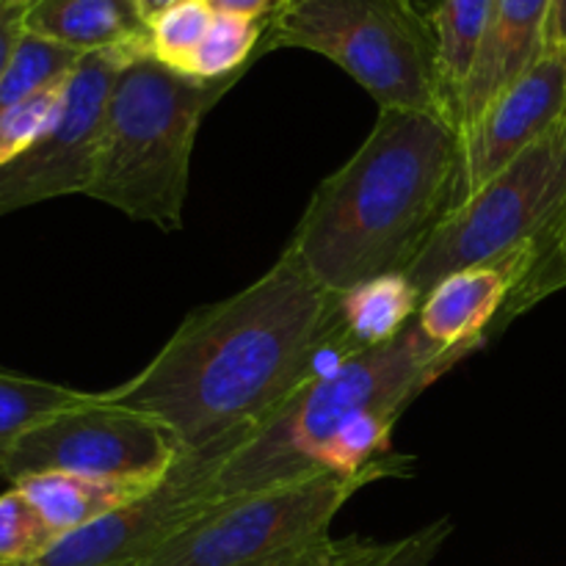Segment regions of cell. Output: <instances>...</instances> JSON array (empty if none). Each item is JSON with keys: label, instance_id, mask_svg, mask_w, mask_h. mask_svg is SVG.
Masks as SVG:
<instances>
[{"label": "cell", "instance_id": "cell-1", "mask_svg": "<svg viewBox=\"0 0 566 566\" xmlns=\"http://www.w3.org/2000/svg\"><path fill=\"white\" fill-rule=\"evenodd\" d=\"M337 354V293L291 247L260 280L193 310L105 403L160 420L182 451L249 437Z\"/></svg>", "mask_w": 566, "mask_h": 566}, {"label": "cell", "instance_id": "cell-2", "mask_svg": "<svg viewBox=\"0 0 566 566\" xmlns=\"http://www.w3.org/2000/svg\"><path fill=\"white\" fill-rule=\"evenodd\" d=\"M462 136L442 114L385 108L315 188L287 247L332 293L407 274L457 205Z\"/></svg>", "mask_w": 566, "mask_h": 566}, {"label": "cell", "instance_id": "cell-3", "mask_svg": "<svg viewBox=\"0 0 566 566\" xmlns=\"http://www.w3.org/2000/svg\"><path fill=\"white\" fill-rule=\"evenodd\" d=\"M468 352L437 346L418 318L385 346L352 354L315 374L271 415L216 475V497L249 495L326 473L348 431L374 418H401L409 403Z\"/></svg>", "mask_w": 566, "mask_h": 566}, {"label": "cell", "instance_id": "cell-4", "mask_svg": "<svg viewBox=\"0 0 566 566\" xmlns=\"http://www.w3.org/2000/svg\"><path fill=\"white\" fill-rule=\"evenodd\" d=\"M241 77L199 81L153 55L127 61L105 108L86 197L166 232L180 230L199 125Z\"/></svg>", "mask_w": 566, "mask_h": 566}, {"label": "cell", "instance_id": "cell-5", "mask_svg": "<svg viewBox=\"0 0 566 566\" xmlns=\"http://www.w3.org/2000/svg\"><path fill=\"white\" fill-rule=\"evenodd\" d=\"M274 50L324 55L379 111H423L453 122L434 31L415 0H276L258 55Z\"/></svg>", "mask_w": 566, "mask_h": 566}, {"label": "cell", "instance_id": "cell-6", "mask_svg": "<svg viewBox=\"0 0 566 566\" xmlns=\"http://www.w3.org/2000/svg\"><path fill=\"white\" fill-rule=\"evenodd\" d=\"M566 202V119L440 224L407 276L429 293L446 276L534 247Z\"/></svg>", "mask_w": 566, "mask_h": 566}, {"label": "cell", "instance_id": "cell-7", "mask_svg": "<svg viewBox=\"0 0 566 566\" xmlns=\"http://www.w3.org/2000/svg\"><path fill=\"white\" fill-rule=\"evenodd\" d=\"M368 479L315 475L227 497L138 566H287L329 539V525Z\"/></svg>", "mask_w": 566, "mask_h": 566}, {"label": "cell", "instance_id": "cell-8", "mask_svg": "<svg viewBox=\"0 0 566 566\" xmlns=\"http://www.w3.org/2000/svg\"><path fill=\"white\" fill-rule=\"evenodd\" d=\"M182 446L160 420L103 398L44 420L22 434L0 468L9 484L39 473H75L119 484L155 486L182 459Z\"/></svg>", "mask_w": 566, "mask_h": 566}, {"label": "cell", "instance_id": "cell-9", "mask_svg": "<svg viewBox=\"0 0 566 566\" xmlns=\"http://www.w3.org/2000/svg\"><path fill=\"white\" fill-rule=\"evenodd\" d=\"M249 437L182 453L155 490L72 534L59 536L31 566H138L147 562L188 523L221 503L213 490L216 475Z\"/></svg>", "mask_w": 566, "mask_h": 566}, {"label": "cell", "instance_id": "cell-10", "mask_svg": "<svg viewBox=\"0 0 566 566\" xmlns=\"http://www.w3.org/2000/svg\"><path fill=\"white\" fill-rule=\"evenodd\" d=\"M138 55L144 53L97 50L81 55L66 77L64 103L48 133L0 166V216L70 193L86 197L97 169L99 136L116 75Z\"/></svg>", "mask_w": 566, "mask_h": 566}, {"label": "cell", "instance_id": "cell-11", "mask_svg": "<svg viewBox=\"0 0 566 566\" xmlns=\"http://www.w3.org/2000/svg\"><path fill=\"white\" fill-rule=\"evenodd\" d=\"M564 119L566 44L547 42L534 64L512 86L503 88L462 136V169L453 210Z\"/></svg>", "mask_w": 566, "mask_h": 566}, {"label": "cell", "instance_id": "cell-12", "mask_svg": "<svg viewBox=\"0 0 566 566\" xmlns=\"http://www.w3.org/2000/svg\"><path fill=\"white\" fill-rule=\"evenodd\" d=\"M525 263L528 249L497 263L457 271L437 282L420 304L418 326L423 335L453 352L473 354L484 348L523 276Z\"/></svg>", "mask_w": 566, "mask_h": 566}, {"label": "cell", "instance_id": "cell-13", "mask_svg": "<svg viewBox=\"0 0 566 566\" xmlns=\"http://www.w3.org/2000/svg\"><path fill=\"white\" fill-rule=\"evenodd\" d=\"M551 3L553 0H495L479 61L459 99V136H464L492 99L512 86L542 53Z\"/></svg>", "mask_w": 566, "mask_h": 566}, {"label": "cell", "instance_id": "cell-14", "mask_svg": "<svg viewBox=\"0 0 566 566\" xmlns=\"http://www.w3.org/2000/svg\"><path fill=\"white\" fill-rule=\"evenodd\" d=\"M25 31L81 55L97 50L149 55V25L133 0H31Z\"/></svg>", "mask_w": 566, "mask_h": 566}, {"label": "cell", "instance_id": "cell-15", "mask_svg": "<svg viewBox=\"0 0 566 566\" xmlns=\"http://www.w3.org/2000/svg\"><path fill=\"white\" fill-rule=\"evenodd\" d=\"M423 293L407 274H381L337 293V354L340 359L396 340L420 313Z\"/></svg>", "mask_w": 566, "mask_h": 566}, {"label": "cell", "instance_id": "cell-16", "mask_svg": "<svg viewBox=\"0 0 566 566\" xmlns=\"http://www.w3.org/2000/svg\"><path fill=\"white\" fill-rule=\"evenodd\" d=\"M11 486H20L28 501L39 509L44 523L59 536L72 534L105 514L116 512L125 503L136 501L144 492L155 486L119 484V481L88 479V475L75 473H39L17 481Z\"/></svg>", "mask_w": 566, "mask_h": 566}, {"label": "cell", "instance_id": "cell-17", "mask_svg": "<svg viewBox=\"0 0 566 566\" xmlns=\"http://www.w3.org/2000/svg\"><path fill=\"white\" fill-rule=\"evenodd\" d=\"M492 9H495V0H431V9L426 11L437 39V55H440L442 81L451 99L453 122H457L464 86L479 61Z\"/></svg>", "mask_w": 566, "mask_h": 566}, {"label": "cell", "instance_id": "cell-18", "mask_svg": "<svg viewBox=\"0 0 566 566\" xmlns=\"http://www.w3.org/2000/svg\"><path fill=\"white\" fill-rule=\"evenodd\" d=\"M97 392L72 390L53 381L28 379V376L0 370V468L22 434L36 429L44 420L92 403Z\"/></svg>", "mask_w": 566, "mask_h": 566}, {"label": "cell", "instance_id": "cell-19", "mask_svg": "<svg viewBox=\"0 0 566 566\" xmlns=\"http://www.w3.org/2000/svg\"><path fill=\"white\" fill-rule=\"evenodd\" d=\"M263 31L265 20L216 11L186 75L199 77V81H219V77L247 72L249 64L258 59Z\"/></svg>", "mask_w": 566, "mask_h": 566}, {"label": "cell", "instance_id": "cell-20", "mask_svg": "<svg viewBox=\"0 0 566 566\" xmlns=\"http://www.w3.org/2000/svg\"><path fill=\"white\" fill-rule=\"evenodd\" d=\"M562 287H566V202L556 219L551 221L545 235L534 247H528V263H525L517 287L512 291L501 318H497L492 337L501 335L517 315L528 313L542 298L562 291Z\"/></svg>", "mask_w": 566, "mask_h": 566}, {"label": "cell", "instance_id": "cell-21", "mask_svg": "<svg viewBox=\"0 0 566 566\" xmlns=\"http://www.w3.org/2000/svg\"><path fill=\"white\" fill-rule=\"evenodd\" d=\"M213 17L216 11L208 0H180L149 22V55L186 75Z\"/></svg>", "mask_w": 566, "mask_h": 566}, {"label": "cell", "instance_id": "cell-22", "mask_svg": "<svg viewBox=\"0 0 566 566\" xmlns=\"http://www.w3.org/2000/svg\"><path fill=\"white\" fill-rule=\"evenodd\" d=\"M55 539L59 534L44 523L20 486L0 495V566L36 564Z\"/></svg>", "mask_w": 566, "mask_h": 566}, {"label": "cell", "instance_id": "cell-23", "mask_svg": "<svg viewBox=\"0 0 566 566\" xmlns=\"http://www.w3.org/2000/svg\"><path fill=\"white\" fill-rule=\"evenodd\" d=\"M451 531L453 523L442 517L396 542H365L359 536H352L343 545L335 566H431Z\"/></svg>", "mask_w": 566, "mask_h": 566}, {"label": "cell", "instance_id": "cell-24", "mask_svg": "<svg viewBox=\"0 0 566 566\" xmlns=\"http://www.w3.org/2000/svg\"><path fill=\"white\" fill-rule=\"evenodd\" d=\"M28 6L31 0H0V77L9 70L11 55L25 33Z\"/></svg>", "mask_w": 566, "mask_h": 566}, {"label": "cell", "instance_id": "cell-25", "mask_svg": "<svg viewBox=\"0 0 566 566\" xmlns=\"http://www.w3.org/2000/svg\"><path fill=\"white\" fill-rule=\"evenodd\" d=\"M213 11H224V14H241L252 17V20H265L276 0H208Z\"/></svg>", "mask_w": 566, "mask_h": 566}, {"label": "cell", "instance_id": "cell-26", "mask_svg": "<svg viewBox=\"0 0 566 566\" xmlns=\"http://www.w3.org/2000/svg\"><path fill=\"white\" fill-rule=\"evenodd\" d=\"M343 542L346 539H332L329 536V539L321 542L318 547H313L307 556L296 558V562L287 564V566H335L337 558H340V553H343Z\"/></svg>", "mask_w": 566, "mask_h": 566}, {"label": "cell", "instance_id": "cell-27", "mask_svg": "<svg viewBox=\"0 0 566 566\" xmlns=\"http://www.w3.org/2000/svg\"><path fill=\"white\" fill-rule=\"evenodd\" d=\"M566 44V0H553L551 17H547V39L545 44Z\"/></svg>", "mask_w": 566, "mask_h": 566}, {"label": "cell", "instance_id": "cell-28", "mask_svg": "<svg viewBox=\"0 0 566 566\" xmlns=\"http://www.w3.org/2000/svg\"><path fill=\"white\" fill-rule=\"evenodd\" d=\"M177 3H180V0H133L138 17H142L147 25L155 20V17H160L166 9H171V6H177Z\"/></svg>", "mask_w": 566, "mask_h": 566}, {"label": "cell", "instance_id": "cell-29", "mask_svg": "<svg viewBox=\"0 0 566 566\" xmlns=\"http://www.w3.org/2000/svg\"><path fill=\"white\" fill-rule=\"evenodd\" d=\"M343 545H346V542H343Z\"/></svg>", "mask_w": 566, "mask_h": 566}]
</instances>
